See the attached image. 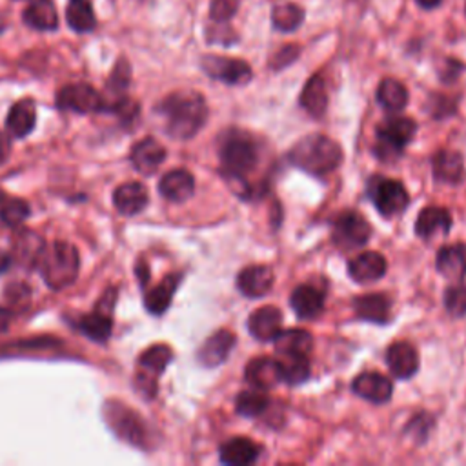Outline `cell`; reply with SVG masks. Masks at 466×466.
Here are the masks:
<instances>
[{"label":"cell","instance_id":"6da1fadb","mask_svg":"<svg viewBox=\"0 0 466 466\" xmlns=\"http://www.w3.org/2000/svg\"><path fill=\"white\" fill-rule=\"evenodd\" d=\"M217 146L223 177L228 179L239 197L250 200L248 177L261 161V144L250 131L232 128L219 137Z\"/></svg>","mask_w":466,"mask_h":466},{"label":"cell","instance_id":"7a4b0ae2","mask_svg":"<svg viewBox=\"0 0 466 466\" xmlns=\"http://www.w3.org/2000/svg\"><path fill=\"white\" fill-rule=\"evenodd\" d=\"M157 112L165 119L166 133L177 140L195 137L208 121V105L206 98L191 89L174 91L161 100Z\"/></svg>","mask_w":466,"mask_h":466},{"label":"cell","instance_id":"3957f363","mask_svg":"<svg viewBox=\"0 0 466 466\" xmlns=\"http://www.w3.org/2000/svg\"><path fill=\"white\" fill-rule=\"evenodd\" d=\"M343 148L334 139L312 133L299 139L288 153L290 165L312 175H328L343 163Z\"/></svg>","mask_w":466,"mask_h":466},{"label":"cell","instance_id":"277c9868","mask_svg":"<svg viewBox=\"0 0 466 466\" xmlns=\"http://www.w3.org/2000/svg\"><path fill=\"white\" fill-rule=\"evenodd\" d=\"M38 268L49 288L64 290L72 286L79 277V251L73 244L66 241H55L49 248H44Z\"/></svg>","mask_w":466,"mask_h":466},{"label":"cell","instance_id":"5b68a950","mask_svg":"<svg viewBox=\"0 0 466 466\" xmlns=\"http://www.w3.org/2000/svg\"><path fill=\"white\" fill-rule=\"evenodd\" d=\"M102 413H105L106 425L119 439L137 448H144V450L149 448L151 436L148 425L137 411L128 408L124 402L112 399L106 401L105 408H102Z\"/></svg>","mask_w":466,"mask_h":466},{"label":"cell","instance_id":"8992f818","mask_svg":"<svg viewBox=\"0 0 466 466\" xmlns=\"http://www.w3.org/2000/svg\"><path fill=\"white\" fill-rule=\"evenodd\" d=\"M418 124L408 117H390L377 126V140L374 153L383 163H394L399 159L406 144L416 137Z\"/></svg>","mask_w":466,"mask_h":466},{"label":"cell","instance_id":"52a82bcc","mask_svg":"<svg viewBox=\"0 0 466 466\" xmlns=\"http://www.w3.org/2000/svg\"><path fill=\"white\" fill-rule=\"evenodd\" d=\"M174 359V352L168 344H155L148 348L137 362V386L144 397L151 399L157 394V383L170 360Z\"/></svg>","mask_w":466,"mask_h":466},{"label":"cell","instance_id":"ba28073f","mask_svg":"<svg viewBox=\"0 0 466 466\" xmlns=\"http://www.w3.org/2000/svg\"><path fill=\"white\" fill-rule=\"evenodd\" d=\"M370 199L374 200L377 212L383 217H395L402 214L408 208L410 195L406 188L394 179H385V177H376L370 181Z\"/></svg>","mask_w":466,"mask_h":466},{"label":"cell","instance_id":"9c48e42d","mask_svg":"<svg viewBox=\"0 0 466 466\" xmlns=\"http://www.w3.org/2000/svg\"><path fill=\"white\" fill-rule=\"evenodd\" d=\"M117 301V292L114 288H110L105 297H102L97 304V308L93 309L91 314L88 316H80L77 321V328L89 339L97 341V343H105L110 339L112 330H114V321H112V314H114V306Z\"/></svg>","mask_w":466,"mask_h":466},{"label":"cell","instance_id":"30bf717a","mask_svg":"<svg viewBox=\"0 0 466 466\" xmlns=\"http://www.w3.org/2000/svg\"><path fill=\"white\" fill-rule=\"evenodd\" d=\"M57 108L75 114H98L108 110L106 98L89 84H70L57 93Z\"/></svg>","mask_w":466,"mask_h":466},{"label":"cell","instance_id":"8fae6325","mask_svg":"<svg viewBox=\"0 0 466 466\" xmlns=\"http://www.w3.org/2000/svg\"><path fill=\"white\" fill-rule=\"evenodd\" d=\"M372 226L357 212H344L334 221L332 239L341 250H355L370 241Z\"/></svg>","mask_w":466,"mask_h":466},{"label":"cell","instance_id":"7c38bea8","mask_svg":"<svg viewBox=\"0 0 466 466\" xmlns=\"http://www.w3.org/2000/svg\"><path fill=\"white\" fill-rule=\"evenodd\" d=\"M202 70L206 75L230 86H244L251 80L253 73L248 63L241 59L208 55L202 59Z\"/></svg>","mask_w":466,"mask_h":466},{"label":"cell","instance_id":"4fadbf2b","mask_svg":"<svg viewBox=\"0 0 466 466\" xmlns=\"http://www.w3.org/2000/svg\"><path fill=\"white\" fill-rule=\"evenodd\" d=\"M130 159L139 174L153 175L163 166L166 159V149L159 140H155L153 137H146L133 146Z\"/></svg>","mask_w":466,"mask_h":466},{"label":"cell","instance_id":"5bb4252c","mask_svg":"<svg viewBox=\"0 0 466 466\" xmlns=\"http://www.w3.org/2000/svg\"><path fill=\"white\" fill-rule=\"evenodd\" d=\"M235 334L230 330H219L214 335L204 341L200 346L197 359L202 367L206 369H216L221 367L223 362L230 357L233 346H235Z\"/></svg>","mask_w":466,"mask_h":466},{"label":"cell","instance_id":"9a60e30c","mask_svg":"<svg viewBox=\"0 0 466 466\" xmlns=\"http://www.w3.org/2000/svg\"><path fill=\"white\" fill-rule=\"evenodd\" d=\"M352 390L359 397L367 399L374 404H385L392 399L394 385L386 376L379 372H365V374H359L353 379Z\"/></svg>","mask_w":466,"mask_h":466},{"label":"cell","instance_id":"2e32d148","mask_svg":"<svg viewBox=\"0 0 466 466\" xmlns=\"http://www.w3.org/2000/svg\"><path fill=\"white\" fill-rule=\"evenodd\" d=\"M244 376H246V381L257 390H270L283 381V374H281L277 359H272L267 355L251 359L246 365Z\"/></svg>","mask_w":466,"mask_h":466},{"label":"cell","instance_id":"e0dca14e","mask_svg":"<svg viewBox=\"0 0 466 466\" xmlns=\"http://www.w3.org/2000/svg\"><path fill=\"white\" fill-rule=\"evenodd\" d=\"M388 270L386 258L377 251H365L352 258L348 265V274L355 283L369 284L379 281Z\"/></svg>","mask_w":466,"mask_h":466},{"label":"cell","instance_id":"ac0fdd59","mask_svg":"<svg viewBox=\"0 0 466 466\" xmlns=\"http://www.w3.org/2000/svg\"><path fill=\"white\" fill-rule=\"evenodd\" d=\"M274 270L265 265H253L246 267L244 270L239 272L237 275V288L241 290L242 295L250 299L265 297L272 286H274Z\"/></svg>","mask_w":466,"mask_h":466},{"label":"cell","instance_id":"d6986e66","mask_svg":"<svg viewBox=\"0 0 466 466\" xmlns=\"http://www.w3.org/2000/svg\"><path fill=\"white\" fill-rule=\"evenodd\" d=\"M290 304L299 319H318L325 309V292H321L314 284H301L293 290Z\"/></svg>","mask_w":466,"mask_h":466},{"label":"cell","instance_id":"ffe728a7","mask_svg":"<svg viewBox=\"0 0 466 466\" xmlns=\"http://www.w3.org/2000/svg\"><path fill=\"white\" fill-rule=\"evenodd\" d=\"M248 330L258 341H274L283 330L281 309L277 306H263L255 309L248 319Z\"/></svg>","mask_w":466,"mask_h":466},{"label":"cell","instance_id":"44dd1931","mask_svg":"<svg viewBox=\"0 0 466 466\" xmlns=\"http://www.w3.org/2000/svg\"><path fill=\"white\" fill-rule=\"evenodd\" d=\"M386 362L397 379H410L419 370V353L410 343L399 341L388 348Z\"/></svg>","mask_w":466,"mask_h":466},{"label":"cell","instance_id":"7402d4cb","mask_svg":"<svg viewBox=\"0 0 466 466\" xmlns=\"http://www.w3.org/2000/svg\"><path fill=\"white\" fill-rule=\"evenodd\" d=\"M436 268L446 279L461 281L466 277V244H448L443 246L436 258Z\"/></svg>","mask_w":466,"mask_h":466},{"label":"cell","instance_id":"603a6c76","mask_svg":"<svg viewBox=\"0 0 466 466\" xmlns=\"http://www.w3.org/2000/svg\"><path fill=\"white\" fill-rule=\"evenodd\" d=\"M114 204H115V208H117L119 214L128 216V217L137 216L146 208L148 191L137 181L124 182L114 191Z\"/></svg>","mask_w":466,"mask_h":466},{"label":"cell","instance_id":"cb8c5ba5","mask_svg":"<svg viewBox=\"0 0 466 466\" xmlns=\"http://www.w3.org/2000/svg\"><path fill=\"white\" fill-rule=\"evenodd\" d=\"M159 191L170 202H186L195 191V179L188 170H172L159 181Z\"/></svg>","mask_w":466,"mask_h":466},{"label":"cell","instance_id":"d4e9b609","mask_svg":"<svg viewBox=\"0 0 466 466\" xmlns=\"http://www.w3.org/2000/svg\"><path fill=\"white\" fill-rule=\"evenodd\" d=\"M219 455L225 464L246 466L255 462L261 455V445H257L248 437H233L221 445Z\"/></svg>","mask_w":466,"mask_h":466},{"label":"cell","instance_id":"484cf974","mask_svg":"<svg viewBox=\"0 0 466 466\" xmlns=\"http://www.w3.org/2000/svg\"><path fill=\"white\" fill-rule=\"evenodd\" d=\"M390 308V299L383 293H367L353 299V309L357 318L370 323H388Z\"/></svg>","mask_w":466,"mask_h":466},{"label":"cell","instance_id":"4316f807","mask_svg":"<svg viewBox=\"0 0 466 466\" xmlns=\"http://www.w3.org/2000/svg\"><path fill=\"white\" fill-rule=\"evenodd\" d=\"M452 228V216L441 206H427L416 221V233L421 239H432L437 233H448Z\"/></svg>","mask_w":466,"mask_h":466},{"label":"cell","instance_id":"83f0119b","mask_svg":"<svg viewBox=\"0 0 466 466\" xmlns=\"http://www.w3.org/2000/svg\"><path fill=\"white\" fill-rule=\"evenodd\" d=\"M22 19L30 28L38 31H54L59 28L57 8L51 0H31Z\"/></svg>","mask_w":466,"mask_h":466},{"label":"cell","instance_id":"f1b7e54d","mask_svg":"<svg viewBox=\"0 0 466 466\" xmlns=\"http://www.w3.org/2000/svg\"><path fill=\"white\" fill-rule=\"evenodd\" d=\"M35 123H37L35 102L31 98H22L10 110L6 119V128L12 137L24 139L33 131Z\"/></svg>","mask_w":466,"mask_h":466},{"label":"cell","instance_id":"f546056e","mask_svg":"<svg viewBox=\"0 0 466 466\" xmlns=\"http://www.w3.org/2000/svg\"><path fill=\"white\" fill-rule=\"evenodd\" d=\"M179 284H181V275L172 274V275L165 277L157 286L151 288L144 297V304L148 308V312L153 316L165 314L174 301V295H175Z\"/></svg>","mask_w":466,"mask_h":466},{"label":"cell","instance_id":"4dcf8cb0","mask_svg":"<svg viewBox=\"0 0 466 466\" xmlns=\"http://www.w3.org/2000/svg\"><path fill=\"white\" fill-rule=\"evenodd\" d=\"M301 106L316 119L325 115L328 108V91H326V82L321 75H314L306 82L301 93Z\"/></svg>","mask_w":466,"mask_h":466},{"label":"cell","instance_id":"1f68e13d","mask_svg":"<svg viewBox=\"0 0 466 466\" xmlns=\"http://www.w3.org/2000/svg\"><path fill=\"white\" fill-rule=\"evenodd\" d=\"M44 248H46V242L42 237H38L35 232H22L13 241V257H15V261L21 263L22 267L35 268V267H38Z\"/></svg>","mask_w":466,"mask_h":466},{"label":"cell","instance_id":"d6a6232c","mask_svg":"<svg viewBox=\"0 0 466 466\" xmlns=\"http://www.w3.org/2000/svg\"><path fill=\"white\" fill-rule=\"evenodd\" d=\"M434 177L446 184H455L462 177V157L457 151L439 149L432 157Z\"/></svg>","mask_w":466,"mask_h":466},{"label":"cell","instance_id":"836d02e7","mask_svg":"<svg viewBox=\"0 0 466 466\" xmlns=\"http://www.w3.org/2000/svg\"><path fill=\"white\" fill-rule=\"evenodd\" d=\"M279 369L283 374V381L288 385L304 383L309 377V355H297V353H279L277 355Z\"/></svg>","mask_w":466,"mask_h":466},{"label":"cell","instance_id":"e575fe53","mask_svg":"<svg viewBox=\"0 0 466 466\" xmlns=\"http://www.w3.org/2000/svg\"><path fill=\"white\" fill-rule=\"evenodd\" d=\"M379 105L392 114H399L408 105V89L395 79H385L377 88Z\"/></svg>","mask_w":466,"mask_h":466},{"label":"cell","instance_id":"d590c367","mask_svg":"<svg viewBox=\"0 0 466 466\" xmlns=\"http://www.w3.org/2000/svg\"><path fill=\"white\" fill-rule=\"evenodd\" d=\"M275 353H297V355H309L314 348V339L306 330H286L274 339Z\"/></svg>","mask_w":466,"mask_h":466},{"label":"cell","instance_id":"8d00e7d4","mask_svg":"<svg viewBox=\"0 0 466 466\" xmlns=\"http://www.w3.org/2000/svg\"><path fill=\"white\" fill-rule=\"evenodd\" d=\"M66 19L70 28L77 33H88L97 24L89 0H72L66 10Z\"/></svg>","mask_w":466,"mask_h":466},{"label":"cell","instance_id":"74e56055","mask_svg":"<svg viewBox=\"0 0 466 466\" xmlns=\"http://www.w3.org/2000/svg\"><path fill=\"white\" fill-rule=\"evenodd\" d=\"M270 406V399L263 394V390H250V392H241L235 399V408L237 413L244 418H257L265 413Z\"/></svg>","mask_w":466,"mask_h":466},{"label":"cell","instance_id":"f35d334b","mask_svg":"<svg viewBox=\"0 0 466 466\" xmlns=\"http://www.w3.org/2000/svg\"><path fill=\"white\" fill-rule=\"evenodd\" d=\"M31 214L30 204L17 197H4L0 200V221L10 228L21 226Z\"/></svg>","mask_w":466,"mask_h":466},{"label":"cell","instance_id":"ab89813d","mask_svg":"<svg viewBox=\"0 0 466 466\" xmlns=\"http://www.w3.org/2000/svg\"><path fill=\"white\" fill-rule=\"evenodd\" d=\"M130 80H131L130 64H128L124 59H121V61L115 64V68H114V72H112V75H110V79H108V93L114 97V100L108 105V110L115 105V102L126 98L124 93H126V89H128V86H130Z\"/></svg>","mask_w":466,"mask_h":466},{"label":"cell","instance_id":"60d3db41","mask_svg":"<svg viewBox=\"0 0 466 466\" xmlns=\"http://www.w3.org/2000/svg\"><path fill=\"white\" fill-rule=\"evenodd\" d=\"M272 19H274V26L277 30L293 31L302 24L304 12H302V8H299L295 4H281L274 10Z\"/></svg>","mask_w":466,"mask_h":466},{"label":"cell","instance_id":"b9f144b4","mask_svg":"<svg viewBox=\"0 0 466 466\" xmlns=\"http://www.w3.org/2000/svg\"><path fill=\"white\" fill-rule=\"evenodd\" d=\"M445 308L452 318L466 316V284H455L446 290Z\"/></svg>","mask_w":466,"mask_h":466},{"label":"cell","instance_id":"7bdbcfd3","mask_svg":"<svg viewBox=\"0 0 466 466\" xmlns=\"http://www.w3.org/2000/svg\"><path fill=\"white\" fill-rule=\"evenodd\" d=\"M239 8V0H212L210 4V17L217 24L228 22Z\"/></svg>","mask_w":466,"mask_h":466},{"label":"cell","instance_id":"ee69618b","mask_svg":"<svg viewBox=\"0 0 466 466\" xmlns=\"http://www.w3.org/2000/svg\"><path fill=\"white\" fill-rule=\"evenodd\" d=\"M432 425H434V419L428 416V413H419V416L413 418L410 421V425L406 427V434H410L418 443H425L430 434Z\"/></svg>","mask_w":466,"mask_h":466},{"label":"cell","instance_id":"f6af8a7d","mask_svg":"<svg viewBox=\"0 0 466 466\" xmlns=\"http://www.w3.org/2000/svg\"><path fill=\"white\" fill-rule=\"evenodd\" d=\"M299 54H301V49H299V46H295V44H288V46H284V47H281L277 54L274 55V59H272V68L274 70H283V68H286V66H290L297 57H299Z\"/></svg>","mask_w":466,"mask_h":466},{"label":"cell","instance_id":"bcb514c9","mask_svg":"<svg viewBox=\"0 0 466 466\" xmlns=\"http://www.w3.org/2000/svg\"><path fill=\"white\" fill-rule=\"evenodd\" d=\"M12 155V140L6 133L0 131V165H4Z\"/></svg>","mask_w":466,"mask_h":466},{"label":"cell","instance_id":"7dc6e473","mask_svg":"<svg viewBox=\"0 0 466 466\" xmlns=\"http://www.w3.org/2000/svg\"><path fill=\"white\" fill-rule=\"evenodd\" d=\"M12 318H13L12 309L0 306V332H6V330L10 328V325H12Z\"/></svg>","mask_w":466,"mask_h":466},{"label":"cell","instance_id":"c3c4849f","mask_svg":"<svg viewBox=\"0 0 466 466\" xmlns=\"http://www.w3.org/2000/svg\"><path fill=\"white\" fill-rule=\"evenodd\" d=\"M12 265V257L8 253H0V272H4Z\"/></svg>","mask_w":466,"mask_h":466},{"label":"cell","instance_id":"681fc988","mask_svg":"<svg viewBox=\"0 0 466 466\" xmlns=\"http://www.w3.org/2000/svg\"><path fill=\"white\" fill-rule=\"evenodd\" d=\"M441 3H443V0H418V4L423 6V8H427V10L436 8V6H439Z\"/></svg>","mask_w":466,"mask_h":466},{"label":"cell","instance_id":"f907efd6","mask_svg":"<svg viewBox=\"0 0 466 466\" xmlns=\"http://www.w3.org/2000/svg\"><path fill=\"white\" fill-rule=\"evenodd\" d=\"M4 197H6V195H4V191H3V190H0V200H3Z\"/></svg>","mask_w":466,"mask_h":466}]
</instances>
